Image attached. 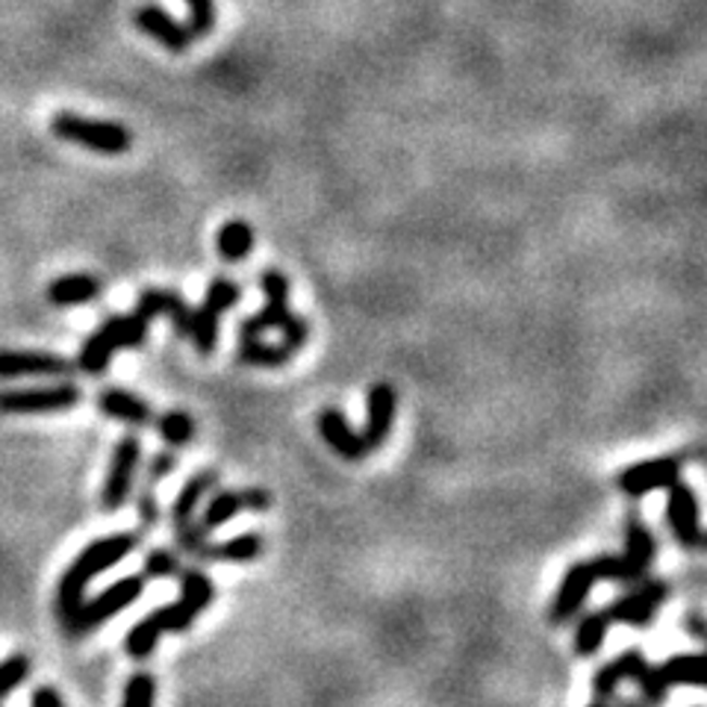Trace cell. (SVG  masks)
<instances>
[{"instance_id": "cell-17", "label": "cell", "mask_w": 707, "mask_h": 707, "mask_svg": "<svg viewBox=\"0 0 707 707\" xmlns=\"http://www.w3.org/2000/svg\"><path fill=\"white\" fill-rule=\"evenodd\" d=\"M101 280L94 275H62L48 283V301L53 307H80L101 295Z\"/></svg>"}, {"instance_id": "cell-38", "label": "cell", "mask_w": 707, "mask_h": 707, "mask_svg": "<svg viewBox=\"0 0 707 707\" xmlns=\"http://www.w3.org/2000/svg\"><path fill=\"white\" fill-rule=\"evenodd\" d=\"M236 301H239V287H236L230 277H216V280H213V283L206 287L204 304L210 310H216L218 316L233 307Z\"/></svg>"}, {"instance_id": "cell-46", "label": "cell", "mask_w": 707, "mask_h": 707, "mask_svg": "<svg viewBox=\"0 0 707 707\" xmlns=\"http://www.w3.org/2000/svg\"><path fill=\"white\" fill-rule=\"evenodd\" d=\"M30 707H65V698L60 696V690L45 684L30 696Z\"/></svg>"}, {"instance_id": "cell-12", "label": "cell", "mask_w": 707, "mask_h": 707, "mask_svg": "<svg viewBox=\"0 0 707 707\" xmlns=\"http://www.w3.org/2000/svg\"><path fill=\"white\" fill-rule=\"evenodd\" d=\"M595 581L598 578H595L593 560H581L564 575V581L557 586V595L552 602V614H548L554 626H566L569 619H575V614H581V607L590 598V590H593Z\"/></svg>"}, {"instance_id": "cell-8", "label": "cell", "mask_w": 707, "mask_h": 707, "mask_svg": "<svg viewBox=\"0 0 707 707\" xmlns=\"http://www.w3.org/2000/svg\"><path fill=\"white\" fill-rule=\"evenodd\" d=\"M667 522L669 531L676 533L678 545L684 548H702L705 543V531H702V510H698L696 490L678 478L669 487L667 495Z\"/></svg>"}, {"instance_id": "cell-13", "label": "cell", "mask_w": 707, "mask_h": 707, "mask_svg": "<svg viewBox=\"0 0 707 707\" xmlns=\"http://www.w3.org/2000/svg\"><path fill=\"white\" fill-rule=\"evenodd\" d=\"M399 411V392L392 383H375L366 399V428H363V442L369 452H378L383 442L390 440L392 421Z\"/></svg>"}, {"instance_id": "cell-24", "label": "cell", "mask_w": 707, "mask_h": 707, "mask_svg": "<svg viewBox=\"0 0 707 707\" xmlns=\"http://www.w3.org/2000/svg\"><path fill=\"white\" fill-rule=\"evenodd\" d=\"M180 602H186L195 614H204L216 602L213 578L201 569H180Z\"/></svg>"}, {"instance_id": "cell-20", "label": "cell", "mask_w": 707, "mask_h": 707, "mask_svg": "<svg viewBox=\"0 0 707 707\" xmlns=\"http://www.w3.org/2000/svg\"><path fill=\"white\" fill-rule=\"evenodd\" d=\"M664 678H667L669 687H705V657L698 652H684V655H672L669 660H664L660 667Z\"/></svg>"}, {"instance_id": "cell-30", "label": "cell", "mask_w": 707, "mask_h": 707, "mask_svg": "<svg viewBox=\"0 0 707 707\" xmlns=\"http://www.w3.org/2000/svg\"><path fill=\"white\" fill-rule=\"evenodd\" d=\"M289 313H292V310H289V301H266V307L242 321L239 337L256 339V337H263L266 330H277L280 325H283V318H287Z\"/></svg>"}, {"instance_id": "cell-27", "label": "cell", "mask_w": 707, "mask_h": 707, "mask_svg": "<svg viewBox=\"0 0 707 707\" xmlns=\"http://www.w3.org/2000/svg\"><path fill=\"white\" fill-rule=\"evenodd\" d=\"M263 554V536L260 533H239L225 543H213V560L227 564H251Z\"/></svg>"}, {"instance_id": "cell-16", "label": "cell", "mask_w": 707, "mask_h": 707, "mask_svg": "<svg viewBox=\"0 0 707 707\" xmlns=\"http://www.w3.org/2000/svg\"><path fill=\"white\" fill-rule=\"evenodd\" d=\"M98 411L115 421L134 425V428L151 425V419H154V411H151V404H148V401L139 399V395H134V392L118 390V387H113V390H103L101 395H98Z\"/></svg>"}, {"instance_id": "cell-44", "label": "cell", "mask_w": 707, "mask_h": 707, "mask_svg": "<svg viewBox=\"0 0 707 707\" xmlns=\"http://www.w3.org/2000/svg\"><path fill=\"white\" fill-rule=\"evenodd\" d=\"M175 466H177L175 452H160L154 457V460H151V466H148V481H151V483L165 481V478H168V475L175 471Z\"/></svg>"}, {"instance_id": "cell-25", "label": "cell", "mask_w": 707, "mask_h": 707, "mask_svg": "<svg viewBox=\"0 0 707 707\" xmlns=\"http://www.w3.org/2000/svg\"><path fill=\"white\" fill-rule=\"evenodd\" d=\"M236 357L248 363V366H263V369H277V366H287L292 359V351L287 345H268L263 339H242L239 342V354Z\"/></svg>"}, {"instance_id": "cell-37", "label": "cell", "mask_w": 707, "mask_h": 707, "mask_svg": "<svg viewBox=\"0 0 707 707\" xmlns=\"http://www.w3.org/2000/svg\"><path fill=\"white\" fill-rule=\"evenodd\" d=\"M186 12H189V30L192 36H210V33L216 30V21H218V10H216V0H184Z\"/></svg>"}, {"instance_id": "cell-45", "label": "cell", "mask_w": 707, "mask_h": 707, "mask_svg": "<svg viewBox=\"0 0 707 707\" xmlns=\"http://www.w3.org/2000/svg\"><path fill=\"white\" fill-rule=\"evenodd\" d=\"M242 510L251 513H266L272 507V492L260 490V487H251V490H242Z\"/></svg>"}, {"instance_id": "cell-11", "label": "cell", "mask_w": 707, "mask_h": 707, "mask_svg": "<svg viewBox=\"0 0 707 707\" xmlns=\"http://www.w3.org/2000/svg\"><path fill=\"white\" fill-rule=\"evenodd\" d=\"M72 359L51 351H0V380L12 378H68Z\"/></svg>"}, {"instance_id": "cell-18", "label": "cell", "mask_w": 707, "mask_h": 707, "mask_svg": "<svg viewBox=\"0 0 707 707\" xmlns=\"http://www.w3.org/2000/svg\"><path fill=\"white\" fill-rule=\"evenodd\" d=\"M646 664V655L640 648H628L622 655L605 664L593 678V693L595 698H614L616 690L622 681H634V676L640 672V667Z\"/></svg>"}, {"instance_id": "cell-42", "label": "cell", "mask_w": 707, "mask_h": 707, "mask_svg": "<svg viewBox=\"0 0 707 707\" xmlns=\"http://www.w3.org/2000/svg\"><path fill=\"white\" fill-rule=\"evenodd\" d=\"M260 289H263L266 301H289V277L283 272H275V268L263 272Z\"/></svg>"}, {"instance_id": "cell-47", "label": "cell", "mask_w": 707, "mask_h": 707, "mask_svg": "<svg viewBox=\"0 0 707 707\" xmlns=\"http://www.w3.org/2000/svg\"><path fill=\"white\" fill-rule=\"evenodd\" d=\"M687 628L693 631L696 640H705V616H702V610H693V614H690Z\"/></svg>"}, {"instance_id": "cell-22", "label": "cell", "mask_w": 707, "mask_h": 707, "mask_svg": "<svg viewBox=\"0 0 707 707\" xmlns=\"http://www.w3.org/2000/svg\"><path fill=\"white\" fill-rule=\"evenodd\" d=\"M216 248L218 256L225 260V263H242L251 251H254V227L242 222V218H233V222H227L222 225L216 236Z\"/></svg>"}, {"instance_id": "cell-2", "label": "cell", "mask_w": 707, "mask_h": 707, "mask_svg": "<svg viewBox=\"0 0 707 707\" xmlns=\"http://www.w3.org/2000/svg\"><path fill=\"white\" fill-rule=\"evenodd\" d=\"M148 318L139 313L130 316H113L103 321L101 328L86 337L80 354H77V369L86 375H101L113 357L124 349H142L148 342Z\"/></svg>"}, {"instance_id": "cell-33", "label": "cell", "mask_w": 707, "mask_h": 707, "mask_svg": "<svg viewBox=\"0 0 707 707\" xmlns=\"http://www.w3.org/2000/svg\"><path fill=\"white\" fill-rule=\"evenodd\" d=\"M206 528L195 519H189V522L175 525V540L180 545V552L192 554L198 560H213V543L206 540Z\"/></svg>"}, {"instance_id": "cell-3", "label": "cell", "mask_w": 707, "mask_h": 707, "mask_svg": "<svg viewBox=\"0 0 707 707\" xmlns=\"http://www.w3.org/2000/svg\"><path fill=\"white\" fill-rule=\"evenodd\" d=\"M51 134L68 144H77L83 151L101 156H122L134 148V134L118 122H101L86 118L80 113H56L51 118Z\"/></svg>"}, {"instance_id": "cell-48", "label": "cell", "mask_w": 707, "mask_h": 707, "mask_svg": "<svg viewBox=\"0 0 707 707\" xmlns=\"http://www.w3.org/2000/svg\"><path fill=\"white\" fill-rule=\"evenodd\" d=\"M590 707H607V705H605V698H595V702Z\"/></svg>"}, {"instance_id": "cell-40", "label": "cell", "mask_w": 707, "mask_h": 707, "mask_svg": "<svg viewBox=\"0 0 707 707\" xmlns=\"http://www.w3.org/2000/svg\"><path fill=\"white\" fill-rule=\"evenodd\" d=\"M184 564L175 552H165V548H156L144 557V575L148 578H175L180 575Z\"/></svg>"}, {"instance_id": "cell-28", "label": "cell", "mask_w": 707, "mask_h": 707, "mask_svg": "<svg viewBox=\"0 0 707 707\" xmlns=\"http://www.w3.org/2000/svg\"><path fill=\"white\" fill-rule=\"evenodd\" d=\"M156 433L165 445L172 449H184L195 440V419L184 411H168L156 419Z\"/></svg>"}, {"instance_id": "cell-23", "label": "cell", "mask_w": 707, "mask_h": 707, "mask_svg": "<svg viewBox=\"0 0 707 707\" xmlns=\"http://www.w3.org/2000/svg\"><path fill=\"white\" fill-rule=\"evenodd\" d=\"M657 554V543H655V533L648 531L646 525L640 522V519H628L626 525V557L628 564L640 569V572H648V566L655 560Z\"/></svg>"}, {"instance_id": "cell-7", "label": "cell", "mask_w": 707, "mask_h": 707, "mask_svg": "<svg viewBox=\"0 0 707 707\" xmlns=\"http://www.w3.org/2000/svg\"><path fill=\"white\" fill-rule=\"evenodd\" d=\"M669 598V584L667 581H636V590L626 593L622 598H616L614 605L607 607L605 614L610 619V626H636L646 628L655 614L660 610V605Z\"/></svg>"}, {"instance_id": "cell-41", "label": "cell", "mask_w": 707, "mask_h": 707, "mask_svg": "<svg viewBox=\"0 0 707 707\" xmlns=\"http://www.w3.org/2000/svg\"><path fill=\"white\" fill-rule=\"evenodd\" d=\"M277 330H280V345H287L292 354L307 345L310 325L301 316H295V313H289V316L283 318V325H280Z\"/></svg>"}, {"instance_id": "cell-4", "label": "cell", "mask_w": 707, "mask_h": 707, "mask_svg": "<svg viewBox=\"0 0 707 707\" xmlns=\"http://www.w3.org/2000/svg\"><path fill=\"white\" fill-rule=\"evenodd\" d=\"M144 593V578L142 575H127L122 581L110 584L103 593H98L94 598H83L77 610L72 616L62 619V628L68 640H80V636L92 634L101 626H106L113 616H118L122 610L134 605L136 598Z\"/></svg>"}, {"instance_id": "cell-43", "label": "cell", "mask_w": 707, "mask_h": 707, "mask_svg": "<svg viewBox=\"0 0 707 707\" xmlns=\"http://www.w3.org/2000/svg\"><path fill=\"white\" fill-rule=\"evenodd\" d=\"M136 510H139V522H142V528H154V525L160 522V516H163L154 490H144L142 495H139V502H136Z\"/></svg>"}, {"instance_id": "cell-19", "label": "cell", "mask_w": 707, "mask_h": 707, "mask_svg": "<svg viewBox=\"0 0 707 707\" xmlns=\"http://www.w3.org/2000/svg\"><path fill=\"white\" fill-rule=\"evenodd\" d=\"M216 483H218L216 469H204L198 471V475H192V478L184 483V490L177 492L175 504H172V513H168V516H172V525L195 519V510L201 507V502H204V495H210V492L216 490Z\"/></svg>"}, {"instance_id": "cell-32", "label": "cell", "mask_w": 707, "mask_h": 707, "mask_svg": "<svg viewBox=\"0 0 707 707\" xmlns=\"http://www.w3.org/2000/svg\"><path fill=\"white\" fill-rule=\"evenodd\" d=\"M593 569H595V578H598V581L636 584V581H643V578H646V572L634 569V566L628 564L622 554H602V557H595Z\"/></svg>"}, {"instance_id": "cell-34", "label": "cell", "mask_w": 707, "mask_h": 707, "mask_svg": "<svg viewBox=\"0 0 707 707\" xmlns=\"http://www.w3.org/2000/svg\"><path fill=\"white\" fill-rule=\"evenodd\" d=\"M634 684L640 687V693H643L646 707L667 705L669 684L667 678H664V672H660V667H652V664L646 660V664L640 667V672L634 676Z\"/></svg>"}, {"instance_id": "cell-14", "label": "cell", "mask_w": 707, "mask_h": 707, "mask_svg": "<svg viewBox=\"0 0 707 707\" xmlns=\"http://www.w3.org/2000/svg\"><path fill=\"white\" fill-rule=\"evenodd\" d=\"M136 313L148 321L156 316H168L175 321L177 337H189V328H192V307L172 289H142L136 298Z\"/></svg>"}, {"instance_id": "cell-49", "label": "cell", "mask_w": 707, "mask_h": 707, "mask_svg": "<svg viewBox=\"0 0 707 707\" xmlns=\"http://www.w3.org/2000/svg\"><path fill=\"white\" fill-rule=\"evenodd\" d=\"M619 707H643V705H636V702H619Z\"/></svg>"}, {"instance_id": "cell-26", "label": "cell", "mask_w": 707, "mask_h": 707, "mask_svg": "<svg viewBox=\"0 0 707 707\" xmlns=\"http://www.w3.org/2000/svg\"><path fill=\"white\" fill-rule=\"evenodd\" d=\"M607 628H610V619H607L605 610L586 614L584 619L578 622V631H575V655L593 657L598 648L605 646Z\"/></svg>"}, {"instance_id": "cell-9", "label": "cell", "mask_w": 707, "mask_h": 707, "mask_svg": "<svg viewBox=\"0 0 707 707\" xmlns=\"http://www.w3.org/2000/svg\"><path fill=\"white\" fill-rule=\"evenodd\" d=\"M681 478V457H652V460L634 463L626 471H619L616 487L626 492L628 498H643L648 492L669 490Z\"/></svg>"}, {"instance_id": "cell-21", "label": "cell", "mask_w": 707, "mask_h": 707, "mask_svg": "<svg viewBox=\"0 0 707 707\" xmlns=\"http://www.w3.org/2000/svg\"><path fill=\"white\" fill-rule=\"evenodd\" d=\"M165 636V626H163V616H160V607H156L154 614L144 616L139 619L134 628H130V634L124 640V652L134 657V660H144V657L154 655V648L160 646V640Z\"/></svg>"}, {"instance_id": "cell-5", "label": "cell", "mask_w": 707, "mask_h": 707, "mask_svg": "<svg viewBox=\"0 0 707 707\" xmlns=\"http://www.w3.org/2000/svg\"><path fill=\"white\" fill-rule=\"evenodd\" d=\"M83 401L77 383L60 380L51 387H27V390L0 392V413L3 416H36V413L74 411Z\"/></svg>"}, {"instance_id": "cell-1", "label": "cell", "mask_w": 707, "mask_h": 707, "mask_svg": "<svg viewBox=\"0 0 707 707\" xmlns=\"http://www.w3.org/2000/svg\"><path fill=\"white\" fill-rule=\"evenodd\" d=\"M139 545V536L136 533H113V536H103V540H94L77 554V560H72V566L62 572L60 586H56V614L60 619L72 616L77 610V605L83 602L86 595V586L92 584L98 575H103L106 569H113L130 557Z\"/></svg>"}, {"instance_id": "cell-15", "label": "cell", "mask_w": 707, "mask_h": 707, "mask_svg": "<svg viewBox=\"0 0 707 707\" xmlns=\"http://www.w3.org/2000/svg\"><path fill=\"white\" fill-rule=\"evenodd\" d=\"M318 433L345 460H363L369 454L366 442H363V433L354 431V425L337 407H328V411L318 413Z\"/></svg>"}, {"instance_id": "cell-35", "label": "cell", "mask_w": 707, "mask_h": 707, "mask_svg": "<svg viewBox=\"0 0 707 707\" xmlns=\"http://www.w3.org/2000/svg\"><path fill=\"white\" fill-rule=\"evenodd\" d=\"M156 702V678L151 672H136L124 684L122 707H154Z\"/></svg>"}, {"instance_id": "cell-39", "label": "cell", "mask_w": 707, "mask_h": 707, "mask_svg": "<svg viewBox=\"0 0 707 707\" xmlns=\"http://www.w3.org/2000/svg\"><path fill=\"white\" fill-rule=\"evenodd\" d=\"M160 616H163L165 634H184V631H189V628L195 626L198 619L195 610L186 605V602H180V598H177L175 605L160 607Z\"/></svg>"}, {"instance_id": "cell-31", "label": "cell", "mask_w": 707, "mask_h": 707, "mask_svg": "<svg viewBox=\"0 0 707 707\" xmlns=\"http://www.w3.org/2000/svg\"><path fill=\"white\" fill-rule=\"evenodd\" d=\"M218 313L210 310L206 304L192 310V328H189V339L195 342V349L201 354H213L218 349Z\"/></svg>"}, {"instance_id": "cell-6", "label": "cell", "mask_w": 707, "mask_h": 707, "mask_svg": "<svg viewBox=\"0 0 707 707\" xmlns=\"http://www.w3.org/2000/svg\"><path fill=\"white\" fill-rule=\"evenodd\" d=\"M139 460H142V442L136 440V437H124V440L115 442L113 460H110V471L103 478L101 490L103 510H118V507L127 504L130 492H134Z\"/></svg>"}, {"instance_id": "cell-29", "label": "cell", "mask_w": 707, "mask_h": 707, "mask_svg": "<svg viewBox=\"0 0 707 707\" xmlns=\"http://www.w3.org/2000/svg\"><path fill=\"white\" fill-rule=\"evenodd\" d=\"M236 513H242V495L233 490H222L206 502L201 525L206 531H216V528H225L230 519H236Z\"/></svg>"}, {"instance_id": "cell-10", "label": "cell", "mask_w": 707, "mask_h": 707, "mask_svg": "<svg viewBox=\"0 0 707 707\" xmlns=\"http://www.w3.org/2000/svg\"><path fill=\"white\" fill-rule=\"evenodd\" d=\"M134 24L136 30L151 36L154 41H160L168 53H186L192 48V41H195V36H192V30H189L186 24H180L172 12L156 7V3L139 7V10L134 12Z\"/></svg>"}, {"instance_id": "cell-36", "label": "cell", "mask_w": 707, "mask_h": 707, "mask_svg": "<svg viewBox=\"0 0 707 707\" xmlns=\"http://www.w3.org/2000/svg\"><path fill=\"white\" fill-rule=\"evenodd\" d=\"M27 678H30V657L27 655H10L7 660H0V702L12 696Z\"/></svg>"}]
</instances>
